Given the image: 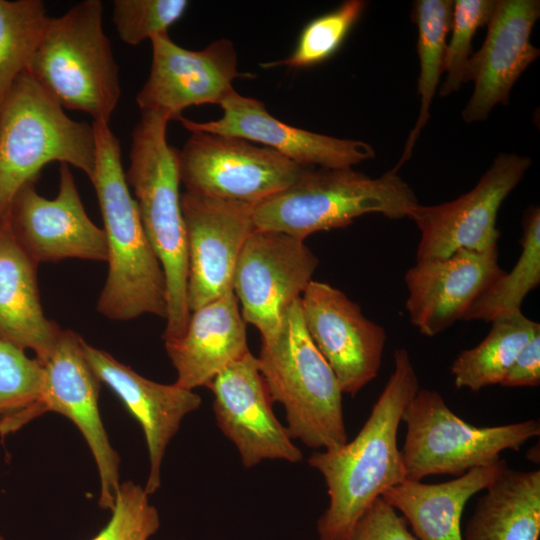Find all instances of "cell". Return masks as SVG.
Here are the masks:
<instances>
[{
	"mask_svg": "<svg viewBox=\"0 0 540 540\" xmlns=\"http://www.w3.org/2000/svg\"><path fill=\"white\" fill-rule=\"evenodd\" d=\"M393 359V371L356 437L307 460L323 476L329 496L317 521L319 540H347L370 505L406 480L397 433L419 381L406 349L397 348Z\"/></svg>",
	"mask_w": 540,
	"mask_h": 540,
	"instance_id": "6da1fadb",
	"label": "cell"
},
{
	"mask_svg": "<svg viewBox=\"0 0 540 540\" xmlns=\"http://www.w3.org/2000/svg\"><path fill=\"white\" fill-rule=\"evenodd\" d=\"M96 142L93 184L108 247V274L97 303L105 317L126 321L143 314L167 317L161 263L145 234L121 162L119 139L109 123L92 122Z\"/></svg>",
	"mask_w": 540,
	"mask_h": 540,
	"instance_id": "7a4b0ae2",
	"label": "cell"
},
{
	"mask_svg": "<svg viewBox=\"0 0 540 540\" xmlns=\"http://www.w3.org/2000/svg\"><path fill=\"white\" fill-rule=\"evenodd\" d=\"M168 122L159 113L141 112L132 131L130 163L125 172L145 234L165 276L164 341L181 336L190 317L186 301L188 256L179 192L178 149L168 144Z\"/></svg>",
	"mask_w": 540,
	"mask_h": 540,
	"instance_id": "3957f363",
	"label": "cell"
},
{
	"mask_svg": "<svg viewBox=\"0 0 540 540\" xmlns=\"http://www.w3.org/2000/svg\"><path fill=\"white\" fill-rule=\"evenodd\" d=\"M57 161L90 179L96 167L93 125L67 116L60 103L29 73L13 83L0 106V220L21 187L35 183Z\"/></svg>",
	"mask_w": 540,
	"mask_h": 540,
	"instance_id": "277c9868",
	"label": "cell"
},
{
	"mask_svg": "<svg viewBox=\"0 0 540 540\" xmlns=\"http://www.w3.org/2000/svg\"><path fill=\"white\" fill-rule=\"evenodd\" d=\"M257 360L272 401L285 410L292 439L324 450L348 441L343 393L305 328L300 298L285 312L276 335L262 340Z\"/></svg>",
	"mask_w": 540,
	"mask_h": 540,
	"instance_id": "5b68a950",
	"label": "cell"
},
{
	"mask_svg": "<svg viewBox=\"0 0 540 540\" xmlns=\"http://www.w3.org/2000/svg\"><path fill=\"white\" fill-rule=\"evenodd\" d=\"M417 197L394 168L371 178L352 168L307 167L286 190L256 205V229L304 240L320 231L344 228L365 214L389 219L410 216Z\"/></svg>",
	"mask_w": 540,
	"mask_h": 540,
	"instance_id": "8992f818",
	"label": "cell"
},
{
	"mask_svg": "<svg viewBox=\"0 0 540 540\" xmlns=\"http://www.w3.org/2000/svg\"><path fill=\"white\" fill-rule=\"evenodd\" d=\"M60 105L109 123L120 94L119 69L103 29V4L85 0L49 18L27 70Z\"/></svg>",
	"mask_w": 540,
	"mask_h": 540,
	"instance_id": "52a82bcc",
	"label": "cell"
},
{
	"mask_svg": "<svg viewBox=\"0 0 540 540\" xmlns=\"http://www.w3.org/2000/svg\"><path fill=\"white\" fill-rule=\"evenodd\" d=\"M401 451L406 480L431 475L461 476L498 462L505 450L518 451L540 435L539 420L477 427L458 417L435 390L420 389L406 407Z\"/></svg>",
	"mask_w": 540,
	"mask_h": 540,
	"instance_id": "ba28073f",
	"label": "cell"
},
{
	"mask_svg": "<svg viewBox=\"0 0 540 540\" xmlns=\"http://www.w3.org/2000/svg\"><path fill=\"white\" fill-rule=\"evenodd\" d=\"M178 168L185 191L255 207L293 185L307 167L239 137L195 131L178 150Z\"/></svg>",
	"mask_w": 540,
	"mask_h": 540,
	"instance_id": "9c48e42d",
	"label": "cell"
},
{
	"mask_svg": "<svg viewBox=\"0 0 540 540\" xmlns=\"http://www.w3.org/2000/svg\"><path fill=\"white\" fill-rule=\"evenodd\" d=\"M318 258L304 243L285 233L256 229L238 257L232 288L246 323L262 340L281 327L285 312L312 281Z\"/></svg>",
	"mask_w": 540,
	"mask_h": 540,
	"instance_id": "30bf717a",
	"label": "cell"
},
{
	"mask_svg": "<svg viewBox=\"0 0 540 540\" xmlns=\"http://www.w3.org/2000/svg\"><path fill=\"white\" fill-rule=\"evenodd\" d=\"M530 165L529 157L501 153L467 193L441 204H418L409 216L420 231L416 261L498 246V211Z\"/></svg>",
	"mask_w": 540,
	"mask_h": 540,
	"instance_id": "8fae6325",
	"label": "cell"
},
{
	"mask_svg": "<svg viewBox=\"0 0 540 540\" xmlns=\"http://www.w3.org/2000/svg\"><path fill=\"white\" fill-rule=\"evenodd\" d=\"M59 175L54 199L28 183L15 194L4 220L37 265L66 258L107 262L105 232L88 217L69 165L60 164Z\"/></svg>",
	"mask_w": 540,
	"mask_h": 540,
	"instance_id": "7c38bea8",
	"label": "cell"
},
{
	"mask_svg": "<svg viewBox=\"0 0 540 540\" xmlns=\"http://www.w3.org/2000/svg\"><path fill=\"white\" fill-rule=\"evenodd\" d=\"M305 328L333 370L342 393L355 396L377 377L385 329L332 285L312 280L300 297Z\"/></svg>",
	"mask_w": 540,
	"mask_h": 540,
	"instance_id": "4fadbf2b",
	"label": "cell"
},
{
	"mask_svg": "<svg viewBox=\"0 0 540 540\" xmlns=\"http://www.w3.org/2000/svg\"><path fill=\"white\" fill-rule=\"evenodd\" d=\"M150 41V73L136 96L141 112L179 120L190 106L219 105L234 89L232 82L247 77L238 71V55L229 39L215 40L198 51L180 47L168 33Z\"/></svg>",
	"mask_w": 540,
	"mask_h": 540,
	"instance_id": "5bb4252c",
	"label": "cell"
},
{
	"mask_svg": "<svg viewBox=\"0 0 540 540\" xmlns=\"http://www.w3.org/2000/svg\"><path fill=\"white\" fill-rule=\"evenodd\" d=\"M254 206L185 191L181 209L185 224L189 312L233 289L235 266L255 230Z\"/></svg>",
	"mask_w": 540,
	"mask_h": 540,
	"instance_id": "9a60e30c",
	"label": "cell"
},
{
	"mask_svg": "<svg viewBox=\"0 0 540 540\" xmlns=\"http://www.w3.org/2000/svg\"><path fill=\"white\" fill-rule=\"evenodd\" d=\"M42 364L43 409L67 417L81 432L98 469L99 505L111 511L120 485V459L100 416L101 382L84 356L82 338L72 330L62 329L52 353Z\"/></svg>",
	"mask_w": 540,
	"mask_h": 540,
	"instance_id": "2e32d148",
	"label": "cell"
},
{
	"mask_svg": "<svg viewBox=\"0 0 540 540\" xmlns=\"http://www.w3.org/2000/svg\"><path fill=\"white\" fill-rule=\"evenodd\" d=\"M208 388L217 425L236 446L244 467L266 459L302 460L301 450L273 412L257 357L250 351L216 375Z\"/></svg>",
	"mask_w": 540,
	"mask_h": 540,
	"instance_id": "e0dca14e",
	"label": "cell"
},
{
	"mask_svg": "<svg viewBox=\"0 0 540 540\" xmlns=\"http://www.w3.org/2000/svg\"><path fill=\"white\" fill-rule=\"evenodd\" d=\"M222 116L207 122L184 117L178 121L190 132L201 131L245 139L268 147L298 165L352 168L375 157L367 142L341 139L284 123L271 115L263 102L233 89L219 104Z\"/></svg>",
	"mask_w": 540,
	"mask_h": 540,
	"instance_id": "ac0fdd59",
	"label": "cell"
},
{
	"mask_svg": "<svg viewBox=\"0 0 540 540\" xmlns=\"http://www.w3.org/2000/svg\"><path fill=\"white\" fill-rule=\"evenodd\" d=\"M498 257V246H494L416 261L404 276L405 309L412 325L422 335L433 337L462 320L480 294L504 272Z\"/></svg>",
	"mask_w": 540,
	"mask_h": 540,
	"instance_id": "d6986e66",
	"label": "cell"
},
{
	"mask_svg": "<svg viewBox=\"0 0 540 540\" xmlns=\"http://www.w3.org/2000/svg\"><path fill=\"white\" fill-rule=\"evenodd\" d=\"M539 17L538 0H496L483 45L467 65L465 81L474 90L462 111L465 122L485 120L496 104H508L513 85L540 55L530 41Z\"/></svg>",
	"mask_w": 540,
	"mask_h": 540,
	"instance_id": "ffe728a7",
	"label": "cell"
},
{
	"mask_svg": "<svg viewBox=\"0 0 540 540\" xmlns=\"http://www.w3.org/2000/svg\"><path fill=\"white\" fill-rule=\"evenodd\" d=\"M82 349L100 382L119 397L142 427L149 456V474L144 489L151 495L160 487L161 464L170 440L183 418L200 407L201 397L176 383L161 384L149 380L83 338Z\"/></svg>",
	"mask_w": 540,
	"mask_h": 540,
	"instance_id": "44dd1931",
	"label": "cell"
},
{
	"mask_svg": "<svg viewBox=\"0 0 540 540\" xmlns=\"http://www.w3.org/2000/svg\"><path fill=\"white\" fill-rule=\"evenodd\" d=\"M177 372L176 384L208 387L224 368L249 352L244 321L233 289L190 313L184 333L164 341Z\"/></svg>",
	"mask_w": 540,
	"mask_h": 540,
	"instance_id": "7402d4cb",
	"label": "cell"
},
{
	"mask_svg": "<svg viewBox=\"0 0 540 540\" xmlns=\"http://www.w3.org/2000/svg\"><path fill=\"white\" fill-rule=\"evenodd\" d=\"M61 328L46 318L39 297L37 264L0 220V339L30 349L45 362Z\"/></svg>",
	"mask_w": 540,
	"mask_h": 540,
	"instance_id": "603a6c76",
	"label": "cell"
},
{
	"mask_svg": "<svg viewBox=\"0 0 540 540\" xmlns=\"http://www.w3.org/2000/svg\"><path fill=\"white\" fill-rule=\"evenodd\" d=\"M507 467L501 458L442 483L405 480L387 489L381 498L402 514L417 540H463L461 517L467 502Z\"/></svg>",
	"mask_w": 540,
	"mask_h": 540,
	"instance_id": "cb8c5ba5",
	"label": "cell"
},
{
	"mask_svg": "<svg viewBox=\"0 0 540 540\" xmlns=\"http://www.w3.org/2000/svg\"><path fill=\"white\" fill-rule=\"evenodd\" d=\"M463 540H538L540 470L508 467L485 489Z\"/></svg>",
	"mask_w": 540,
	"mask_h": 540,
	"instance_id": "d4e9b609",
	"label": "cell"
},
{
	"mask_svg": "<svg viewBox=\"0 0 540 540\" xmlns=\"http://www.w3.org/2000/svg\"><path fill=\"white\" fill-rule=\"evenodd\" d=\"M540 333V324L522 312L492 322L485 338L462 350L451 365L454 385L477 392L500 384L524 346Z\"/></svg>",
	"mask_w": 540,
	"mask_h": 540,
	"instance_id": "484cf974",
	"label": "cell"
},
{
	"mask_svg": "<svg viewBox=\"0 0 540 540\" xmlns=\"http://www.w3.org/2000/svg\"><path fill=\"white\" fill-rule=\"evenodd\" d=\"M521 253L474 301L462 320L494 322L521 313L525 297L540 284V210L531 207L523 217Z\"/></svg>",
	"mask_w": 540,
	"mask_h": 540,
	"instance_id": "4316f807",
	"label": "cell"
},
{
	"mask_svg": "<svg viewBox=\"0 0 540 540\" xmlns=\"http://www.w3.org/2000/svg\"><path fill=\"white\" fill-rule=\"evenodd\" d=\"M453 1L417 0L413 5V20L417 25V53L420 73L417 93L420 97L418 118L411 130L403 153L394 167L399 168L409 160L416 141L430 118V106L444 73V60L448 33L450 32Z\"/></svg>",
	"mask_w": 540,
	"mask_h": 540,
	"instance_id": "83f0119b",
	"label": "cell"
},
{
	"mask_svg": "<svg viewBox=\"0 0 540 540\" xmlns=\"http://www.w3.org/2000/svg\"><path fill=\"white\" fill-rule=\"evenodd\" d=\"M48 19L41 0H0V106L27 72Z\"/></svg>",
	"mask_w": 540,
	"mask_h": 540,
	"instance_id": "f1b7e54d",
	"label": "cell"
},
{
	"mask_svg": "<svg viewBox=\"0 0 540 540\" xmlns=\"http://www.w3.org/2000/svg\"><path fill=\"white\" fill-rule=\"evenodd\" d=\"M366 7L363 0H347L302 29L293 52L286 58L262 63L265 69L286 66L300 69L320 64L341 47Z\"/></svg>",
	"mask_w": 540,
	"mask_h": 540,
	"instance_id": "f546056e",
	"label": "cell"
},
{
	"mask_svg": "<svg viewBox=\"0 0 540 540\" xmlns=\"http://www.w3.org/2000/svg\"><path fill=\"white\" fill-rule=\"evenodd\" d=\"M43 389V364L0 339V420L19 418L28 423L45 413Z\"/></svg>",
	"mask_w": 540,
	"mask_h": 540,
	"instance_id": "4dcf8cb0",
	"label": "cell"
},
{
	"mask_svg": "<svg viewBox=\"0 0 540 540\" xmlns=\"http://www.w3.org/2000/svg\"><path fill=\"white\" fill-rule=\"evenodd\" d=\"M495 0L453 1L450 38L447 40L444 73L439 86L442 97L457 92L466 83V69L472 56V40L480 27L488 24Z\"/></svg>",
	"mask_w": 540,
	"mask_h": 540,
	"instance_id": "1f68e13d",
	"label": "cell"
},
{
	"mask_svg": "<svg viewBox=\"0 0 540 540\" xmlns=\"http://www.w3.org/2000/svg\"><path fill=\"white\" fill-rule=\"evenodd\" d=\"M186 0H115L113 23L120 39L136 46L168 29L185 13Z\"/></svg>",
	"mask_w": 540,
	"mask_h": 540,
	"instance_id": "d6a6232c",
	"label": "cell"
},
{
	"mask_svg": "<svg viewBox=\"0 0 540 540\" xmlns=\"http://www.w3.org/2000/svg\"><path fill=\"white\" fill-rule=\"evenodd\" d=\"M144 487L120 483L108 524L91 540H149L160 526L159 513Z\"/></svg>",
	"mask_w": 540,
	"mask_h": 540,
	"instance_id": "836d02e7",
	"label": "cell"
},
{
	"mask_svg": "<svg viewBox=\"0 0 540 540\" xmlns=\"http://www.w3.org/2000/svg\"><path fill=\"white\" fill-rule=\"evenodd\" d=\"M347 540H417L402 515L377 498L356 523Z\"/></svg>",
	"mask_w": 540,
	"mask_h": 540,
	"instance_id": "e575fe53",
	"label": "cell"
},
{
	"mask_svg": "<svg viewBox=\"0 0 540 540\" xmlns=\"http://www.w3.org/2000/svg\"><path fill=\"white\" fill-rule=\"evenodd\" d=\"M540 384V333L520 351L499 385L536 387Z\"/></svg>",
	"mask_w": 540,
	"mask_h": 540,
	"instance_id": "d590c367",
	"label": "cell"
},
{
	"mask_svg": "<svg viewBox=\"0 0 540 540\" xmlns=\"http://www.w3.org/2000/svg\"><path fill=\"white\" fill-rule=\"evenodd\" d=\"M536 456L539 458V446L535 445V446H532L528 451H527V459L530 460V461H533L535 463H539V461L536 459Z\"/></svg>",
	"mask_w": 540,
	"mask_h": 540,
	"instance_id": "8d00e7d4",
	"label": "cell"
},
{
	"mask_svg": "<svg viewBox=\"0 0 540 540\" xmlns=\"http://www.w3.org/2000/svg\"><path fill=\"white\" fill-rule=\"evenodd\" d=\"M13 429L10 423L7 420H0V434L4 435L6 433L12 432ZM0 540H4L3 536L0 534Z\"/></svg>",
	"mask_w": 540,
	"mask_h": 540,
	"instance_id": "74e56055",
	"label": "cell"
}]
</instances>
